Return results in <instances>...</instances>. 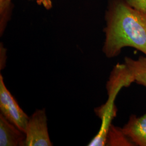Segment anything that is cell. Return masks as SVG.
Returning <instances> with one entry per match:
<instances>
[{"label":"cell","instance_id":"6da1fadb","mask_svg":"<svg viewBox=\"0 0 146 146\" xmlns=\"http://www.w3.org/2000/svg\"><path fill=\"white\" fill-rule=\"evenodd\" d=\"M105 19L102 51L107 58L116 57L125 47L135 48L146 56V15L124 0H111Z\"/></svg>","mask_w":146,"mask_h":146},{"label":"cell","instance_id":"7a4b0ae2","mask_svg":"<svg viewBox=\"0 0 146 146\" xmlns=\"http://www.w3.org/2000/svg\"><path fill=\"white\" fill-rule=\"evenodd\" d=\"M133 82H135L134 79L125 63L115 65L106 84L108 99L104 104L95 110L96 115L101 120L100 129L88 146H106L108 131L117 113L115 104L116 96L122 88L129 87Z\"/></svg>","mask_w":146,"mask_h":146},{"label":"cell","instance_id":"3957f363","mask_svg":"<svg viewBox=\"0 0 146 146\" xmlns=\"http://www.w3.org/2000/svg\"><path fill=\"white\" fill-rule=\"evenodd\" d=\"M0 110L7 119L25 133L29 117L6 87L2 74L0 75Z\"/></svg>","mask_w":146,"mask_h":146},{"label":"cell","instance_id":"277c9868","mask_svg":"<svg viewBox=\"0 0 146 146\" xmlns=\"http://www.w3.org/2000/svg\"><path fill=\"white\" fill-rule=\"evenodd\" d=\"M25 146H52L48 133L46 110H37L28 120Z\"/></svg>","mask_w":146,"mask_h":146},{"label":"cell","instance_id":"5b68a950","mask_svg":"<svg viewBox=\"0 0 146 146\" xmlns=\"http://www.w3.org/2000/svg\"><path fill=\"white\" fill-rule=\"evenodd\" d=\"M25 133L0 114V146H25Z\"/></svg>","mask_w":146,"mask_h":146},{"label":"cell","instance_id":"8992f818","mask_svg":"<svg viewBox=\"0 0 146 146\" xmlns=\"http://www.w3.org/2000/svg\"><path fill=\"white\" fill-rule=\"evenodd\" d=\"M122 130L135 146H146V113L140 117L131 115Z\"/></svg>","mask_w":146,"mask_h":146},{"label":"cell","instance_id":"52a82bcc","mask_svg":"<svg viewBox=\"0 0 146 146\" xmlns=\"http://www.w3.org/2000/svg\"><path fill=\"white\" fill-rule=\"evenodd\" d=\"M125 64L131 72L136 83L146 87V56H140L134 60L125 58Z\"/></svg>","mask_w":146,"mask_h":146},{"label":"cell","instance_id":"ba28073f","mask_svg":"<svg viewBox=\"0 0 146 146\" xmlns=\"http://www.w3.org/2000/svg\"><path fill=\"white\" fill-rule=\"evenodd\" d=\"M106 146H134V143L125 135L122 128L111 125L108 131Z\"/></svg>","mask_w":146,"mask_h":146},{"label":"cell","instance_id":"9c48e42d","mask_svg":"<svg viewBox=\"0 0 146 146\" xmlns=\"http://www.w3.org/2000/svg\"><path fill=\"white\" fill-rule=\"evenodd\" d=\"M11 0H0V35H3L11 15Z\"/></svg>","mask_w":146,"mask_h":146},{"label":"cell","instance_id":"30bf717a","mask_svg":"<svg viewBox=\"0 0 146 146\" xmlns=\"http://www.w3.org/2000/svg\"><path fill=\"white\" fill-rule=\"evenodd\" d=\"M134 9L146 15V0H124Z\"/></svg>","mask_w":146,"mask_h":146},{"label":"cell","instance_id":"8fae6325","mask_svg":"<svg viewBox=\"0 0 146 146\" xmlns=\"http://www.w3.org/2000/svg\"><path fill=\"white\" fill-rule=\"evenodd\" d=\"M35 1L38 5H42L47 9H50L52 7V0H33Z\"/></svg>","mask_w":146,"mask_h":146}]
</instances>
